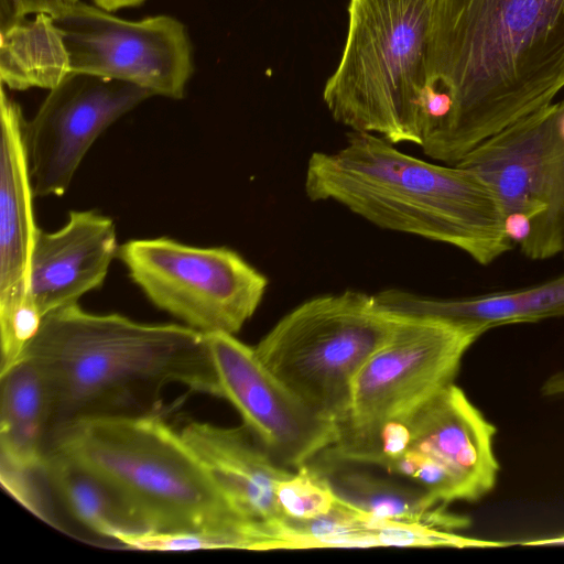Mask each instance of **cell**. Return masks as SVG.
<instances>
[{
  "label": "cell",
  "instance_id": "obj_1",
  "mask_svg": "<svg viewBox=\"0 0 564 564\" xmlns=\"http://www.w3.org/2000/svg\"><path fill=\"white\" fill-rule=\"evenodd\" d=\"M564 88V0H436L426 91L441 117L421 145L457 164Z\"/></svg>",
  "mask_w": 564,
  "mask_h": 564
},
{
  "label": "cell",
  "instance_id": "obj_2",
  "mask_svg": "<svg viewBox=\"0 0 564 564\" xmlns=\"http://www.w3.org/2000/svg\"><path fill=\"white\" fill-rule=\"evenodd\" d=\"M23 356L47 382L48 446L76 421L144 414L142 404L165 386L221 398L206 335L183 324L140 323L74 304L42 318Z\"/></svg>",
  "mask_w": 564,
  "mask_h": 564
},
{
  "label": "cell",
  "instance_id": "obj_3",
  "mask_svg": "<svg viewBox=\"0 0 564 564\" xmlns=\"http://www.w3.org/2000/svg\"><path fill=\"white\" fill-rule=\"evenodd\" d=\"M394 145L351 131L340 149L313 152L306 196L340 204L382 229L449 245L481 265L513 248L501 206L478 174Z\"/></svg>",
  "mask_w": 564,
  "mask_h": 564
},
{
  "label": "cell",
  "instance_id": "obj_4",
  "mask_svg": "<svg viewBox=\"0 0 564 564\" xmlns=\"http://www.w3.org/2000/svg\"><path fill=\"white\" fill-rule=\"evenodd\" d=\"M50 448L76 458L111 482L151 532H219L261 551L263 525L228 506L206 468L159 414L88 417L61 430Z\"/></svg>",
  "mask_w": 564,
  "mask_h": 564
},
{
  "label": "cell",
  "instance_id": "obj_5",
  "mask_svg": "<svg viewBox=\"0 0 564 564\" xmlns=\"http://www.w3.org/2000/svg\"><path fill=\"white\" fill-rule=\"evenodd\" d=\"M436 0H349L348 31L323 100L335 121L421 145Z\"/></svg>",
  "mask_w": 564,
  "mask_h": 564
},
{
  "label": "cell",
  "instance_id": "obj_6",
  "mask_svg": "<svg viewBox=\"0 0 564 564\" xmlns=\"http://www.w3.org/2000/svg\"><path fill=\"white\" fill-rule=\"evenodd\" d=\"M399 318L380 307L375 294L345 290L301 303L253 348L289 390L338 426L348 415L358 373Z\"/></svg>",
  "mask_w": 564,
  "mask_h": 564
},
{
  "label": "cell",
  "instance_id": "obj_7",
  "mask_svg": "<svg viewBox=\"0 0 564 564\" xmlns=\"http://www.w3.org/2000/svg\"><path fill=\"white\" fill-rule=\"evenodd\" d=\"M564 101H553L490 137L458 166L495 193L507 229L531 260L564 252Z\"/></svg>",
  "mask_w": 564,
  "mask_h": 564
},
{
  "label": "cell",
  "instance_id": "obj_8",
  "mask_svg": "<svg viewBox=\"0 0 564 564\" xmlns=\"http://www.w3.org/2000/svg\"><path fill=\"white\" fill-rule=\"evenodd\" d=\"M118 259L159 310L203 334L235 335L258 310L269 280L228 247H197L169 237L131 239Z\"/></svg>",
  "mask_w": 564,
  "mask_h": 564
},
{
  "label": "cell",
  "instance_id": "obj_9",
  "mask_svg": "<svg viewBox=\"0 0 564 564\" xmlns=\"http://www.w3.org/2000/svg\"><path fill=\"white\" fill-rule=\"evenodd\" d=\"M389 339L358 373L350 409L338 425L334 454L404 420L451 383L470 346L489 328L481 324L399 314Z\"/></svg>",
  "mask_w": 564,
  "mask_h": 564
},
{
  "label": "cell",
  "instance_id": "obj_10",
  "mask_svg": "<svg viewBox=\"0 0 564 564\" xmlns=\"http://www.w3.org/2000/svg\"><path fill=\"white\" fill-rule=\"evenodd\" d=\"M69 74H86L134 84L153 96L184 98L194 72L185 25L160 14L124 20L79 1L52 18Z\"/></svg>",
  "mask_w": 564,
  "mask_h": 564
},
{
  "label": "cell",
  "instance_id": "obj_11",
  "mask_svg": "<svg viewBox=\"0 0 564 564\" xmlns=\"http://www.w3.org/2000/svg\"><path fill=\"white\" fill-rule=\"evenodd\" d=\"M152 96L131 83L77 73L50 89L25 123L35 198L64 195L100 134Z\"/></svg>",
  "mask_w": 564,
  "mask_h": 564
},
{
  "label": "cell",
  "instance_id": "obj_12",
  "mask_svg": "<svg viewBox=\"0 0 564 564\" xmlns=\"http://www.w3.org/2000/svg\"><path fill=\"white\" fill-rule=\"evenodd\" d=\"M221 389L269 456L300 468L337 440L338 426L289 390L258 358L254 348L228 333L205 334Z\"/></svg>",
  "mask_w": 564,
  "mask_h": 564
},
{
  "label": "cell",
  "instance_id": "obj_13",
  "mask_svg": "<svg viewBox=\"0 0 564 564\" xmlns=\"http://www.w3.org/2000/svg\"><path fill=\"white\" fill-rule=\"evenodd\" d=\"M20 105L0 95V324L40 315L30 299V263L37 234L35 198ZM41 316V315H40Z\"/></svg>",
  "mask_w": 564,
  "mask_h": 564
},
{
  "label": "cell",
  "instance_id": "obj_14",
  "mask_svg": "<svg viewBox=\"0 0 564 564\" xmlns=\"http://www.w3.org/2000/svg\"><path fill=\"white\" fill-rule=\"evenodd\" d=\"M120 245L115 221L95 209L72 210L62 228H39L30 263V299L42 317L78 304L102 286Z\"/></svg>",
  "mask_w": 564,
  "mask_h": 564
},
{
  "label": "cell",
  "instance_id": "obj_15",
  "mask_svg": "<svg viewBox=\"0 0 564 564\" xmlns=\"http://www.w3.org/2000/svg\"><path fill=\"white\" fill-rule=\"evenodd\" d=\"M409 445L446 471L465 501H476L496 485V427L451 383L404 419Z\"/></svg>",
  "mask_w": 564,
  "mask_h": 564
},
{
  "label": "cell",
  "instance_id": "obj_16",
  "mask_svg": "<svg viewBox=\"0 0 564 564\" xmlns=\"http://www.w3.org/2000/svg\"><path fill=\"white\" fill-rule=\"evenodd\" d=\"M181 434L240 518L272 531L286 520L276 506L275 487L291 471L278 465L245 425L191 422Z\"/></svg>",
  "mask_w": 564,
  "mask_h": 564
},
{
  "label": "cell",
  "instance_id": "obj_17",
  "mask_svg": "<svg viewBox=\"0 0 564 564\" xmlns=\"http://www.w3.org/2000/svg\"><path fill=\"white\" fill-rule=\"evenodd\" d=\"M383 305L403 315L476 323L489 329L564 316V274L543 283L462 299H435L401 289H388Z\"/></svg>",
  "mask_w": 564,
  "mask_h": 564
},
{
  "label": "cell",
  "instance_id": "obj_18",
  "mask_svg": "<svg viewBox=\"0 0 564 564\" xmlns=\"http://www.w3.org/2000/svg\"><path fill=\"white\" fill-rule=\"evenodd\" d=\"M43 474L69 513L90 531L122 545L151 529L106 478L70 455L50 448Z\"/></svg>",
  "mask_w": 564,
  "mask_h": 564
},
{
  "label": "cell",
  "instance_id": "obj_19",
  "mask_svg": "<svg viewBox=\"0 0 564 564\" xmlns=\"http://www.w3.org/2000/svg\"><path fill=\"white\" fill-rule=\"evenodd\" d=\"M1 464L43 470L48 451L51 400L41 368L23 356L0 373Z\"/></svg>",
  "mask_w": 564,
  "mask_h": 564
},
{
  "label": "cell",
  "instance_id": "obj_20",
  "mask_svg": "<svg viewBox=\"0 0 564 564\" xmlns=\"http://www.w3.org/2000/svg\"><path fill=\"white\" fill-rule=\"evenodd\" d=\"M1 84L10 89L48 90L69 74L65 51L52 17H28L0 30Z\"/></svg>",
  "mask_w": 564,
  "mask_h": 564
},
{
  "label": "cell",
  "instance_id": "obj_21",
  "mask_svg": "<svg viewBox=\"0 0 564 564\" xmlns=\"http://www.w3.org/2000/svg\"><path fill=\"white\" fill-rule=\"evenodd\" d=\"M325 474L338 497L369 519L416 523L449 531L469 523L467 518L448 512L444 505L435 502L424 491L411 494L360 474Z\"/></svg>",
  "mask_w": 564,
  "mask_h": 564
},
{
  "label": "cell",
  "instance_id": "obj_22",
  "mask_svg": "<svg viewBox=\"0 0 564 564\" xmlns=\"http://www.w3.org/2000/svg\"><path fill=\"white\" fill-rule=\"evenodd\" d=\"M307 465L290 473L275 487L276 506L286 520H315L330 514L340 505L326 474Z\"/></svg>",
  "mask_w": 564,
  "mask_h": 564
},
{
  "label": "cell",
  "instance_id": "obj_23",
  "mask_svg": "<svg viewBox=\"0 0 564 564\" xmlns=\"http://www.w3.org/2000/svg\"><path fill=\"white\" fill-rule=\"evenodd\" d=\"M37 471L19 469L1 464V482L8 492L28 510L47 521V511L44 502H42V497L33 476Z\"/></svg>",
  "mask_w": 564,
  "mask_h": 564
},
{
  "label": "cell",
  "instance_id": "obj_24",
  "mask_svg": "<svg viewBox=\"0 0 564 564\" xmlns=\"http://www.w3.org/2000/svg\"><path fill=\"white\" fill-rule=\"evenodd\" d=\"M26 15L45 14L57 17L77 4L80 0H22Z\"/></svg>",
  "mask_w": 564,
  "mask_h": 564
},
{
  "label": "cell",
  "instance_id": "obj_25",
  "mask_svg": "<svg viewBox=\"0 0 564 564\" xmlns=\"http://www.w3.org/2000/svg\"><path fill=\"white\" fill-rule=\"evenodd\" d=\"M26 17L22 0H0V30L9 28Z\"/></svg>",
  "mask_w": 564,
  "mask_h": 564
},
{
  "label": "cell",
  "instance_id": "obj_26",
  "mask_svg": "<svg viewBox=\"0 0 564 564\" xmlns=\"http://www.w3.org/2000/svg\"><path fill=\"white\" fill-rule=\"evenodd\" d=\"M94 3L107 11H116L122 8L137 7L145 0H93Z\"/></svg>",
  "mask_w": 564,
  "mask_h": 564
},
{
  "label": "cell",
  "instance_id": "obj_27",
  "mask_svg": "<svg viewBox=\"0 0 564 564\" xmlns=\"http://www.w3.org/2000/svg\"><path fill=\"white\" fill-rule=\"evenodd\" d=\"M542 392L545 395L564 394V371L554 375L543 386Z\"/></svg>",
  "mask_w": 564,
  "mask_h": 564
},
{
  "label": "cell",
  "instance_id": "obj_28",
  "mask_svg": "<svg viewBox=\"0 0 564 564\" xmlns=\"http://www.w3.org/2000/svg\"><path fill=\"white\" fill-rule=\"evenodd\" d=\"M519 544L525 545V546H553V545H564V534L553 538H543L539 540H531V541H524L520 542Z\"/></svg>",
  "mask_w": 564,
  "mask_h": 564
},
{
  "label": "cell",
  "instance_id": "obj_29",
  "mask_svg": "<svg viewBox=\"0 0 564 564\" xmlns=\"http://www.w3.org/2000/svg\"><path fill=\"white\" fill-rule=\"evenodd\" d=\"M563 101H564V98H563ZM562 130L564 132V115H563V119H562Z\"/></svg>",
  "mask_w": 564,
  "mask_h": 564
}]
</instances>
